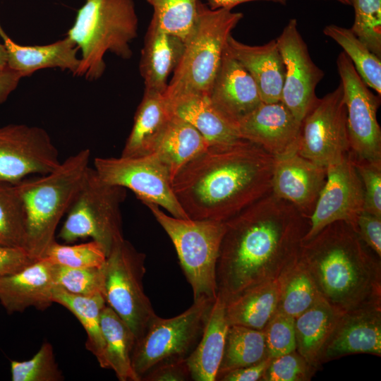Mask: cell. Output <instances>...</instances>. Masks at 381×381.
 <instances>
[{
	"mask_svg": "<svg viewBox=\"0 0 381 381\" xmlns=\"http://www.w3.org/2000/svg\"><path fill=\"white\" fill-rule=\"evenodd\" d=\"M275 40L285 67L281 101L301 122L318 99L315 90L324 73L312 60L296 19H290Z\"/></svg>",
	"mask_w": 381,
	"mask_h": 381,
	"instance_id": "16",
	"label": "cell"
},
{
	"mask_svg": "<svg viewBox=\"0 0 381 381\" xmlns=\"http://www.w3.org/2000/svg\"><path fill=\"white\" fill-rule=\"evenodd\" d=\"M356 231L361 240L381 258V217L363 210L357 217Z\"/></svg>",
	"mask_w": 381,
	"mask_h": 381,
	"instance_id": "46",
	"label": "cell"
},
{
	"mask_svg": "<svg viewBox=\"0 0 381 381\" xmlns=\"http://www.w3.org/2000/svg\"><path fill=\"white\" fill-rule=\"evenodd\" d=\"M138 28L133 0H86L67 32L81 51L77 76L90 80L99 78L106 68L104 57L107 52L131 59L130 43L137 37Z\"/></svg>",
	"mask_w": 381,
	"mask_h": 381,
	"instance_id": "5",
	"label": "cell"
},
{
	"mask_svg": "<svg viewBox=\"0 0 381 381\" xmlns=\"http://www.w3.org/2000/svg\"><path fill=\"white\" fill-rule=\"evenodd\" d=\"M316 368L310 365L296 350L272 358L261 381L310 380Z\"/></svg>",
	"mask_w": 381,
	"mask_h": 381,
	"instance_id": "43",
	"label": "cell"
},
{
	"mask_svg": "<svg viewBox=\"0 0 381 381\" xmlns=\"http://www.w3.org/2000/svg\"><path fill=\"white\" fill-rule=\"evenodd\" d=\"M90 150L69 156L50 173L17 183L24 201L28 222V252L42 258L55 241L59 222L66 214L88 169Z\"/></svg>",
	"mask_w": 381,
	"mask_h": 381,
	"instance_id": "4",
	"label": "cell"
},
{
	"mask_svg": "<svg viewBox=\"0 0 381 381\" xmlns=\"http://www.w3.org/2000/svg\"><path fill=\"white\" fill-rule=\"evenodd\" d=\"M167 234L176 249L193 301L217 295L216 267L225 222L177 218L158 205L143 202Z\"/></svg>",
	"mask_w": 381,
	"mask_h": 381,
	"instance_id": "7",
	"label": "cell"
},
{
	"mask_svg": "<svg viewBox=\"0 0 381 381\" xmlns=\"http://www.w3.org/2000/svg\"><path fill=\"white\" fill-rule=\"evenodd\" d=\"M297 151L323 167L341 160L350 152L346 109L341 83L318 98L301 121Z\"/></svg>",
	"mask_w": 381,
	"mask_h": 381,
	"instance_id": "12",
	"label": "cell"
},
{
	"mask_svg": "<svg viewBox=\"0 0 381 381\" xmlns=\"http://www.w3.org/2000/svg\"><path fill=\"white\" fill-rule=\"evenodd\" d=\"M323 33L342 47L364 83L380 95L381 58L370 51L351 29L331 24L325 27Z\"/></svg>",
	"mask_w": 381,
	"mask_h": 381,
	"instance_id": "35",
	"label": "cell"
},
{
	"mask_svg": "<svg viewBox=\"0 0 381 381\" xmlns=\"http://www.w3.org/2000/svg\"><path fill=\"white\" fill-rule=\"evenodd\" d=\"M172 116L164 93L145 90L121 156L140 157L153 153Z\"/></svg>",
	"mask_w": 381,
	"mask_h": 381,
	"instance_id": "26",
	"label": "cell"
},
{
	"mask_svg": "<svg viewBox=\"0 0 381 381\" xmlns=\"http://www.w3.org/2000/svg\"><path fill=\"white\" fill-rule=\"evenodd\" d=\"M226 49L253 78L262 102L281 101L285 67L275 40L262 45H249L231 35Z\"/></svg>",
	"mask_w": 381,
	"mask_h": 381,
	"instance_id": "22",
	"label": "cell"
},
{
	"mask_svg": "<svg viewBox=\"0 0 381 381\" xmlns=\"http://www.w3.org/2000/svg\"><path fill=\"white\" fill-rule=\"evenodd\" d=\"M145 257L123 239L113 247L102 267V294L106 305L128 325L135 341L157 316L143 284Z\"/></svg>",
	"mask_w": 381,
	"mask_h": 381,
	"instance_id": "9",
	"label": "cell"
},
{
	"mask_svg": "<svg viewBox=\"0 0 381 381\" xmlns=\"http://www.w3.org/2000/svg\"><path fill=\"white\" fill-rule=\"evenodd\" d=\"M210 145L195 128L173 114L160 135L153 153L167 168L173 181L185 165Z\"/></svg>",
	"mask_w": 381,
	"mask_h": 381,
	"instance_id": "28",
	"label": "cell"
},
{
	"mask_svg": "<svg viewBox=\"0 0 381 381\" xmlns=\"http://www.w3.org/2000/svg\"><path fill=\"white\" fill-rule=\"evenodd\" d=\"M337 66L346 109L350 153L357 159L381 161V128L377 118L380 95L369 90L344 52Z\"/></svg>",
	"mask_w": 381,
	"mask_h": 381,
	"instance_id": "13",
	"label": "cell"
},
{
	"mask_svg": "<svg viewBox=\"0 0 381 381\" xmlns=\"http://www.w3.org/2000/svg\"><path fill=\"white\" fill-rule=\"evenodd\" d=\"M168 102L173 114L191 124L210 145L241 138L236 128L215 110L207 95L184 94Z\"/></svg>",
	"mask_w": 381,
	"mask_h": 381,
	"instance_id": "29",
	"label": "cell"
},
{
	"mask_svg": "<svg viewBox=\"0 0 381 381\" xmlns=\"http://www.w3.org/2000/svg\"><path fill=\"white\" fill-rule=\"evenodd\" d=\"M94 169L103 181L131 190L142 202L154 203L175 217L190 219L175 195L167 168L155 153L97 157Z\"/></svg>",
	"mask_w": 381,
	"mask_h": 381,
	"instance_id": "11",
	"label": "cell"
},
{
	"mask_svg": "<svg viewBox=\"0 0 381 381\" xmlns=\"http://www.w3.org/2000/svg\"><path fill=\"white\" fill-rule=\"evenodd\" d=\"M354 9L351 31L381 58V0H351Z\"/></svg>",
	"mask_w": 381,
	"mask_h": 381,
	"instance_id": "39",
	"label": "cell"
},
{
	"mask_svg": "<svg viewBox=\"0 0 381 381\" xmlns=\"http://www.w3.org/2000/svg\"><path fill=\"white\" fill-rule=\"evenodd\" d=\"M341 314L320 297L294 318L296 351L316 369L322 349Z\"/></svg>",
	"mask_w": 381,
	"mask_h": 381,
	"instance_id": "30",
	"label": "cell"
},
{
	"mask_svg": "<svg viewBox=\"0 0 381 381\" xmlns=\"http://www.w3.org/2000/svg\"><path fill=\"white\" fill-rule=\"evenodd\" d=\"M326 182L309 218L303 241L315 236L326 226L344 221L355 228L364 208V189L349 152L326 167Z\"/></svg>",
	"mask_w": 381,
	"mask_h": 381,
	"instance_id": "15",
	"label": "cell"
},
{
	"mask_svg": "<svg viewBox=\"0 0 381 381\" xmlns=\"http://www.w3.org/2000/svg\"><path fill=\"white\" fill-rule=\"evenodd\" d=\"M0 246L28 251V222L24 201L17 183L1 181Z\"/></svg>",
	"mask_w": 381,
	"mask_h": 381,
	"instance_id": "34",
	"label": "cell"
},
{
	"mask_svg": "<svg viewBox=\"0 0 381 381\" xmlns=\"http://www.w3.org/2000/svg\"><path fill=\"white\" fill-rule=\"evenodd\" d=\"M13 381H61L64 380L56 361L53 346L44 343L37 353L27 361L11 362Z\"/></svg>",
	"mask_w": 381,
	"mask_h": 381,
	"instance_id": "40",
	"label": "cell"
},
{
	"mask_svg": "<svg viewBox=\"0 0 381 381\" xmlns=\"http://www.w3.org/2000/svg\"><path fill=\"white\" fill-rule=\"evenodd\" d=\"M191 380L186 358L164 361L151 368L141 380L185 381Z\"/></svg>",
	"mask_w": 381,
	"mask_h": 381,
	"instance_id": "45",
	"label": "cell"
},
{
	"mask_svg": "<svg viewBox=\"0 0 381 381\" xmlns=\"http://www.w3.org/2000/svg\"><path fill=\"white\" fill-rule=\"evenodd\" d=\"M55 287L54 264L42 258L0 278V302L8 314L29 307L44 310L54 303Z\"/></svg>",
	"mask_w": 381,
	"mask_h": 381,
	"instance_id": "21",
	"label": "cell"
},
{
	"mask_svg": "<svg viewBox=\"0 0 381 381\" xmlns=\"http://www.w3.org/2000/svg\"><path fill=\"white\" fill-rule=\"evenodd\" d=\"M208 98L215 110L235 128L262 102L253 78L226 48Z\"/></svg>",
	"mask_w": 381,
	"mask_h": 381,
	"instance_id": "19",
	"label": "cell"
},
{
	"mask_svg": "<svg viewBox=\"0 0 381 381\" xmlns=\"http://www.w3.org/2000/svg\"><path fill=\"white\" fill-rule=\"evenodd\" d=\"M301 122L282 102H262L236 125L241 138L262 147L274 157L297 145Z\"/></svg>",
	"mask_w": 381,
	"mask_h": 381,
	"instance_id": "20",
	"label": "cell"
},
{
	"mask_svg": "<svg viewBox=\"0 0 381 381\" xmlns=\"http://www.w3.org/2000/svg\"><path fill=\"white\" fill-rule=\"evenodd\" d=\"M272 358L267 357L262 361L243 368L236 369L222 375L218 380L222 381H256L260 380L268 368Z\"/></svg>",
	"mask_w": 381,
	"mask_h": 381,
	"instance_id": "48",
	"label": "cell"
},
{
	"mask_svg": "<svg viewBox=\"0 0 381 381\" xmlns=\"http://www.w3.org/2000/svg\"><path fill=\"white\" fill-rule=\"evenodd\" d=\"M50 262L74 268H102L107 255L97 241L75 245H63L54 241L42 257Z\"/></svg>",
	"mask_w": 381,
	"mask_h": 381,
	"instance_id": "38",
	"label": "cell"
},
{
	"mask_svg": "<svg viewBox=\"0 0 381 381\" xmlns=\"http://www.w3.org/2000/svg\"><path fill=\"white\" fill-rule=\"evenodd\" d=\"M0 36L7 53V65L22 77L47 68L68 70L77 76L80 59L79 49L68 37L46 45H21L13 41L0 24Z\"/></svg>",
	"mask_w": 381,
	"mask_h": 381,
	"instance_id": "24",
	"label": "cell"
},
{
	"mask_svg": "<svg viewBox=\"0 0 381 381\" xmlns=\"http://www.w3.org/2000/svg\"><path fill=\"white\" fill-rule=\"evenodd\" d=\"M309 219L270 193L225 222L216 267L217 294L227 301L280 278L298 262Z\"/></svg>",
	"mask_w": 381,
	"mask_h": 381,
	"instance_id": "1",
	"label": "cell"
},
{
	"mask_svg": "<svg viewBox=\"0 0 381 381\" xmlns=\"http://www.w3.org/2000/svg\"><path fill=\"white\" fill-rule=\"evenodd\" d=\"M243 17L241 12L211 9L199 1L194 28L164 92L168 100L184 94L208 96L228 38Z\"/></svg>",
	"mask_w": 381,
	"mask_h": 381,
	"instance_id": "6",
	"label": "cell"
},
{
	"mask_svg": "<svg viewBox=\"0 0 381 381\" xmlns=\"http://www.w3.org/2000/svg\"><path fill=\"white\" fill-rule=\"evenodd\" d=\"M298 260L321 298L339 313L381 306L380 258L351 224L333 222L303 241Z\"/></svg>",
	"mask_w": 381,
	"mask_h": 381,
	"instance_id": "3",
	"label": "cell"
},
{
	"mask_svg": "<svg viewBox=\"0 0 381 381\" xmlns=\"http://www.w3.org/2000/svg\"><path fill=\"white\" fill-rule=\"evenodd\" d=\"M6 66H8L6 50L4 43L0 41V68H4Z\"/></svg>",
	"mask_w": 381,
	"mask_h": 381,
	"instance_id": "51",
	"label": "cell"
},
{
	"mask_svg": "<svg viewBox=\"0 0 381 381\" xmlns=\"http://www.w3.org/2000/svg\"><path fill=\"white\" fill-rule=\"evenodd\" d=\"M126 197L125 188L103 181L94 168L89 167L59 237L66 243L92 238L107 256L124 239L121 206Z\"/></svg>",
	"mask_w": 381,
	"mask_h": 381,
	"instance_id": "8",
	"label": "cell"
},
{
	"mask_svg": "<svg viewBox=\"0 0 381 381\" xmlns=\"http://www.w3.org/2000/svg\"><path fill=\"white\" fill-rule=\"evenodd\" d=\"M52 300L54 303L67 308L79 320L87 334L85 347L96 357L102 368L104 344L100 318L101 313L106 306L102 294L80 296L56 286L53 291Z\"/></svg>",
	"mask_w": 381,
	"mask_h": 381,
	"instance_id": "32",
	"label": "cell"
},
{
	"mask_svg": "<svg viewBox=\"0 0 381 381\" xmlns=\"http://www.w3.org/2000/svg\"><path fill=\"white\" fill-rule=\"evenodd\" d=\"M61 162L44 128L25 124L0 127V181L17 183L28 175H45Z\"/></svg>",
	"mask_w": 381,
	"mask_h": 381,
	"instance_id": "14",
	"label": "cell"
},
{
	"mask_svg": "<svg viewBox=\"0 0 381 381\" xmlns=\"http://www.w3.org/2000/svg\"><path fill=\"white\" fill-rule=\"evenodd\" d=\"M282 277L246 289L226 301L225 313L229 325L264 329L277 312Z\"/></svg>",
	"mask_w": 381,
	"mask_h": 381,
	"instance_id": "27",
	"label": "cell"
},
{
	"mask_svg": "<svg viewBox=\"0 0 381 381\" xmlns=\"http://www.w3.org/2000/svg\"><path fill=\"white\" fill-rule=\"evenodd\" d=\"M352 353L381 356V306L341 313L322 349L320 363Z\"/></svg>",
	"mask_w": 381,
	"mask_h": 381,
	"instance_id": "18",
	"label": "cell"
},
{
	"mask_svg": "<svg viewBox=\"0 0 381 381\" xmlns=\"http://www.w3.org/2000/svg\"><path fill=\"white\" fill-rule=\"evenodd\" d=\"M344 5H351V0H334Z\"/></svg>",
	"mask_w": 381,
	"mask_h": 381,
	"instance_id": "52",
	"label": "cell"
},
{
	"mask_svg": "<svg viewBox=\"0 0 381 381\" xmlns=\"http://www.w3.org/2000/svg\"><path fill=\"white\" fill-rule=\"evenodd\" d=\"M274 163L243 138L210 145L177 173L173 190L190 219L226 222L271 193Z\"/></svg>",
	"mask_w": 381,
	"mask_h": 381,
	"instance_id": "2",
	"label": "cell"
},
{
	"mask_svg": "<svg viewBox=\"0 0 381 381\" xmlns=\"http://www.w3.org/2000/svg\"><path fill=\"white\" fill-rule=\"evenodd\" d=\"M267 357L264 329L229 325L216 380L226 373L258 363Z\"/></svg>",
	"mask_w": 381,
	"mask_h": 381,
	"instance_id": "33",
	"label": "cell"
},
{
	"mask_svg": "<svg viewBox=\"0 0 381 381\" xmlns=\"http://www.w3.org/2000/svg\"><path fill=\"white\" fill-rule=\"evenodd\" d=\"M153 8L152 18L167 32L186 40L197 18L200 0H146Z\"/></svg>",
	"mask_w": 381,
	"mask_h": 381,
	"instance_id": "37",
	"label": "cell"
},
{
	"mask_svg": "<svg viewBox=\"0 0 381 381\" xmlns=\"http://www.w3.org/2000/svg\"><path fill=\"white\" fill-rule=\"evenodd\" d=\"M100 324L104 344L102 368L113 370L120 381H139L132 366L135 338L130 328L107 305L101 313Z\"/></svg>",
	"mask_w": 381,
	"mask_h": 381,
	"instance_id": "31",
	"label": "cell"
},
{
	"mask_svg": "<svg viewBox=\"0 0 381 381\" xmlns=\"http://www.w3.org/2000/svg\"><path fill=\"white\" fill-rule=\"evenodd\" d=\"M214 299L202 297L176 316L157 315L152 320L132 353L133 369L139 381L157 364L188 356L202 336Z\"/></svg>",
	"mask_w": 381,
	"mask_h": 381,
	"instance_id": "10",
	"label": "cell"
},
{
	"mask_svg": "<svg viewBox=\"0 0 381 381\" xmlns=\"http://www.w3.org/2000/svg\"><path fill=\"white\" fill-rule=\"evenodd\" d=\"M277 312L296 318L320 298L312 277L298 262L282 277Z\"/></svg>",
	"mask_w": 381,
	"mask_h": 381,
	"instance_id": "36",
	"label": "cell"
},
{
	"mask_svg": "<svg viewBox=\"0 0 381 381\" xmlns=\"http://www.w3.org/2000/svg\"><path fill=\"white\" fill-rule=\"evenodd\" d=\"M184 47V40L161 29L151 19L139 63L145 90L165 92L168 78L178 66Z\"/></svg>",
	"mask_w": 381,
	"mask_h": 381,
	"instance_id": "23",
	"label": "cell"
},
{
	"mask_svg": "<svg viewBox=\"0 0 381 381\" xmlns=\"http://www.w3.org/2000/svg\"><path fill=\"white\" fill-rule=\"evenodd\" d=\"M22 75L8 66L0 68V104L5 102L19 84Z\"/></svg>",
	"mask_w": 381,
	"mask_h": 381,
	"instance_id": "49",
	"label": "cell"
},
{
	"mask_svg": "<svg viewBox=\"0 0 381 381\" xmlns=\"http://www.w3.org/2000/svg\"><path fill=\"white\" fill-rule=\"evenodd\" d=\"M326 168L301 156L297 145L274 157L271 193L310 218L326 182Z\"/></svg>",
	"mask_w": 381,
	"mask_h": 381,
	"instance_id": "17",
	"label": "cell"
},
{
	"mask_svg": "<svg viewBox=\"0 0 381 381\" xmlns=\"http://www.w3.org/2000/svg\"><path fill=\"white\" fill-rule=\"evenodd\" d=\"M349 154L363 186V210L381 217V161L360 159Z\"/></svg>",
	"mask_w": 381,
	"mask_h": 381,
	"instance_id": "44",
	"label": "cell"
},
{
	"mask_svg": "<svg viewBox=\"0 0 381 381\" xmlns=\"http://www.w3.org/2000/svg\"><path fill=\"white\" fill-rule=\"evenodd\" d=\"M264 332L268 357L274 358L296 350L294 318L276 312Z\"/></svg>",
	"mask_w": 381,
	"mask_h": 381,
	"instance_id": "42",
	"label": "cell"
},
{
	"mask_svg": "<svg viewBox=\"0 0 381 381\" xmlns=\"http://www.w3.org/2000/svg\"><path fill=\"white\" fill-rule=\"evenodd\" d=\"M206 4L211 9L225 8L232 10L235 6L250 1H262L286 5L289 0H205Z\"/></svg>",
	"mask_w": 381,
	"mask_h": 381,
	"instance_id": "50",
	"label": "cell"
},
{
	"mask_svg": "<svg viewBox=\"0 0 381 381\" xmlns=\"http://www.w3.org/2000/svg\"><path fill=\"white\" fill-rule=\"evenodd\" d=\"M35 260L25 250L0 246V278L22 270Z\"/></svg>",
	"mask_w": 381,
	"mask_h": 381,
	"instance_id": "47",
	"label": "cell"
},
{
	"mask_svg": "<svg viewBox=\"0 0 381 381\" xmlns=\"http://www.w3.org/2000/svg\"><path fill=\"white\" fill-rule=\"evenodd\" d=\"M229 326L226 318L225 301L217 294L202 336L186 358L192 380H216Z\"/></svg>",
	"mask_w": 381,
	"mask_h": 381,
	"instance_id": "25",
	"label": "cell"
},
{
	"mask_svg": "<svg viewBox=\"0 0 381 381\" xmlns=\"http://www.w3.org/2000/svg\"><path fill=\"white\" fill-rule=\"evenodd\" d=\"M56 286L68 293L90 296L102 294V268H74L54 265Z\"/></svg>",
	"mask_w": 381,
	"mask_h": 381,
	"instance_id": "41",
	"label": "cell"
}]
</instances>
